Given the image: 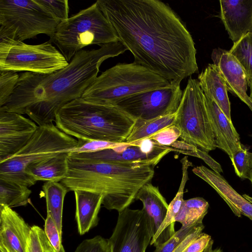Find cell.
Returning <instances> with one entry per match:
<instances>
[{
    "label": "cell",
    "mask_w": 252,
    "mask_h": 252,
    "mask_svg": "<svg viewBox=\"0 0 252 252\" xmlns=\"http://www.w3.org/2000/svg\"><path fill=\"white\" fill-rule=\"evenodd\" d=\"M98 6L133 63L167 80L198 72L192 36L180 16L158 0H98Z\"/></svg>",
    "instance_id": "obj_1"
},
{
    "label": "cell",
    "mask_w": 252,
    "mask_h": 252,
    "mask_svg": "<svg viewBox=\"0 0 252 252\" xmlns=\"http://www.w3.org/2000/svg\"><path fill=\"white\" fill-rule=\"evenodd\" d=\"M126 50L119 41L97 49L82 50L67 66L52 73H22L13 93L0 107V111L27 114L38 126L52 123L62 107L81 97L97 77L105 60Z\"/></svg>",
    "instance_id": "obj_2"
},
{
    "label": "cell",
    "mask_w": 252,
    "mask_h": 252,
    "mask_svg": "<svg viewBox=\"0 0 252 252\" xmlns=\"http://www.w3.org/2000/svg\"><path fill=\"white\" fill-rule=\"evenodd\" d=\"M68 172L60 182L69 191L103 195L102 205L120 213L132 203L139 189L151 183L154 166L105 162L67 156Z\"/></svg>",
    "instance_id": "obj_3"
},
{
    "label": "cell",
    "mask_w": 252,
    "mask_h": 252,
    "mask_svg": "<svg viewBox=\"0 0 252 252\" xmlns=\"http://www.w3.org/2000/svg\"><path fill=\"white\" fill-rule=\"evenodd\" d=\"M56 126L78 140L126 142L135 120L115 105L93 103L79 98L57 112Z\"/></svg>",
    "instance_id": "obj_4"
},
{
    "label": "cell",
    "mask_w": 252,
    "mask_h": 252,
    "mask_svg": "<svg viewBox=\"0 0 252 252\" xmlns=\"http://www.w3.org/2000/svg\"><path fill=\"white\" fill-rule=\"evenodd\" d=\"M170 84L166 79L139 64L119 63L97 76L81 98L93 103L115 105L135 94Z\"/></svg>",
    "instance_id": "obj_5"
},
{
    "label": "cell",
    "mask_w": 252,
    "mask_h": 252,
    "mask_svg": "<svg viewBox=\"0 0 252 252\" xmlns=\"http://www.w3.org/2000/svg\"><path fill=\"white\" fill-rule=\"evenodd\" d=\"M77 145L78 140L60 130L53 123L38 126L24 147L0 162V179L29 188L36 181L26 173L29 165L62 154L70 153Z\"/></svg>",
    "instance_id": "obj_6"
},
{
    "label": "cell",
    "mask_w": 252,
    "mask_h": 252,
    "mask_svg": "<svg viewBox=\"0 0 252 252\" xmlns=\"http://www.w3.org/2000/svg\"><path fill=\"white\" fill-rule=\"evenodd\" d=\"M52 41L67 62L88 45L119 41L116 32L95 2L59 23Z\"/></svg>",
    "instance_id": "obj_7"
},
{
    "label": "cell",
    "mask_w": 252,
    "mask_h": 252,
    "mask_svg": "<svg viewBox=\"0 0 252 252\" xmlns=\"http://www.w3.org/2000/svg\"><path fill=\"white\" fill-rule=\"evenodd\" d=\"M174 125L180 130L181 140L207 153L217 148L204 94L197 79H188L176 112Z\"/></svg>",
    "instance_id": "obj_8"
},
{
    "label": "cell",
    "mask_w": 252,
    "mask_h": 252,
    "mask_svg": "<svg viewBox=\"0 0 252 252\" xmlns=\"http://www.w3.org/2000/svg\"><path fill=\"white\" fill-rule=\"evenodd\" d=\"M59 23L35 0H0V26L23 42L39 34L52 38Z\"/></svg>",
    "instance_id": "obj_9"
},
{
    "label": "cell",
    "mask_w": 252,
    "mask_h": 252,
    "mask_svg": "<svg viewBox=\"0 0 252 252\" xmlns=\"http://www.w3.org/2000/svg\"><path fill=\"white\" fill-rule=\"evenodd\" d=\"M69 63L50 41L29 45L16 40L5 58L0 61V71L30 72L48 74L63 69Z\"/></svg>",
    "instance_id": "obj_10"
},
{
    "label": "cell",
    "mask_w": 252,
    "mask_h": 252,
    "mask_svg": "<svg viewBox=\"0 0 252 252\" xmlns=\"http://www.w3.org/2000/svg\"><path fill=\"white\" fill-rule=\"evenodd\" d=\"M183 93L180 84L170 83L127 97L115 106L135 120H149L175 113Z\"/></svg>",
    "instance_id": "obj_11"
},
{
    "label": "cell",
    "mask_w": 252,
    "mask_h": 252,
    "mask_svg": "<svg viewBox=\"0 0 252 252\" xmlns=\"http://www.w3.org/2000/svg\"><path fill=\"white\" fill-rule=\"evenodd\" d=\"M154 235L145 211L126 208L119 213L116 225L108 239L111 252H145Z\"/></svg>",
    "instance_id": "obj_12"
},
{
    "label": "cell",
    "mask_w": 252,
    "mask_h": 252,
    "mask_svg": "<svg viewBox=\"0 0 252 252\" xmlns=\"http://www.w3.org/2000/svg\"><path fill=\"white\" fill-rule=\"evenodd\" d=\"M38 126L32 120L21 114L0 111V162L24 147Z\"/></svg>",
    "instance_id": "obj_13"
},
{
    "label": "cell",
    "mask_w": 252,
    "mask_h": 252,
    "mask_svg": "<svg viewBox=\"0 0 252 252\" xmlns=\"http://www.w3.org/2000/svg\"><path fill=\"white\" fill-rule=\"evenodd\" d=\"M169 148L161 152L146 154L134 144L123 142L118 146L90 153L70 152L69 156L81 159L116 163L155 166L167 154Z\"/></svg>",
    "instance_id": "obj_14"
},
{
    "label": "cell",
    "mask_w": 252,
    "mask_h": 252,
    "mask_svg": "<svg viewBox=\"0 0 252 252\" xmlns=\"http://www.w3.org/2000/svg\"><path fill=\"white\" fill-rule=\"evenodd\" d=\"M30 231L16 212L0 206V252H29Z\"/></svg>",
    "instance_id": "obj_15"
},
{
    "label": "cell",
    "mask_w": 252,
    "mask_h": 252,
    "mask_svg": "<svg viewBox=\"0 0 252 252\" xmlns=\"http://www.w3.org/2000/svg\"><path fill=\"white\" fill-rule=\"evenodd\" d=\"M211 58L228 91L240 99L252 111V99L247 93L248 79L240 63L228 51L220 48L213 50Z\"/></svg>",
    "instance_id": "obj_16"
},
{
    "label": "cell",
    "mask_w": 252,
    "mask_h": 252,
    "mask_svg": "<svg viewBox=\"0 0 252 252\" xmlns=\"http://www.w3.org/2000/svg\"><path fill=\"white\" fill-rule=\"evenodd\" d=\"M220 17L235 43L252 33V0H220Z\"/></svg>",
    "instance_id": "obj_17"
},
{
    "label": "cell",
    "mask_w": 252,
    "mask_h": 252,
    "mask_svg": "<svg viewBox=\"0 0 252 252\" xmlns=\"http://www.w3.org/2000/svg\"><path fill=\"white\" fill-rule=\"evenodd\" d=\"M206 108L215 137L216 147L226 153L229 157L244 145L240 135L229 120L218 104L204 94Z\"/></svg>",
    "instance_id": "obj_18"
},
{
    "label": "cell",
    "mask_w": 252,
    "mask_h": 252,
    "mask_svg": "<svg viewBox=\"0 0 252 252\" xmlns=\"http://www.w3.org/2000/svg\"><path fill=\"white\" fill-rule=\"evenodd\" d=\"M192 171L217 191L236 216L244 215L252 220V203L239 194L220 173L203 165L195 167Z\"/></svg>",
    "instance_id": "obj_19"
},
{
    "label": "cell",
    "mask_w": 252,
    "mask_h": 252,
    "mask_svg": "<svg viewBox=\"0 0 252 252\" xmlns=\"http://www.w3.org/2000/svg\"><path fill=\"white\" fill-rule=\"evenodd\" d=\"M75 219L78 231L82 235L96 226L99 221L98 213L102 205L103 195L92 191L75 190Z\"/></svg>",
    "instance_id": "obj_20"
},
{
    "label": "cell",
    "mask_w": 252,
    "mask_h": 252,
    "mask_svg": "<svg viewBox=\"0 0 252 252\" xmlns=\"http://www.w3.org/2000/svg\"><path fill=\"white\" fill-rule=\"evenodd\" d=\"M204 94L213 99L230 120V103L226 84L213 63L209 64L197 78Z\"/></svg>",
    "instance_id": "obj_21"
},
{
    "label": "cell",
    "mask_w": 252,
    "mask_h": 252,
    "mask_svg": "<svg viewBox=\"0 0 252 252\" xmlns=\"http://www.w3.org/2000/svg\"><path fill=\"white\" fill-rule=\"evenodd\" d=\"M181 164L182 176L178 190L174 198L168 204L166 216L150 243L151 245H153L155 247L167 241L176 232L175 218L184 201V189L189 180L188 169L191 166V163L188 160L183 161Z\"/></svg>",
    "instance_id": "obj_22"
},
{
    "label": "cell",
    "mask_w": 252,
    "mask_h": 252,
    "mask_svg": "<svg viewBox=\"0 0 252 252\" xmlns=\"http://www.w3.org/2000/svg\"><path fill=\"white\" fill-rule=\"evenodd\" d=\"M136 200L142 202V209L149 218L155 235L166 216L168 204L158 188L151 182L147 183L139 189Z\"/></svg>",
    "instance_id": "obj_23"
},
{
    "label": "cell",
    "mask_w": 252,
    "mask_h": 252,
    "mask_svg": "<svg viewBox=\"0 0 252 252\" xmlns=\"http://www.w3.org/2000/svg\"><path fill=\"white\" fill-rule=\"evenodd\" d=\"M69 154H62L32 163L26 167V173L36 182H60L68 172Z\"/></svg>",
    "instance_id": "obj_24"
},
{
    "label": "cell",
    "mask_w": 252,
    "mask_h": 252,
    "mask_svg": "<svg viewBox=\"0 0 252 252\" xmlns=\"http://www.w3.org/2000/svg\"><path fill=\"white\" fill-rule=\"evenodd\" d=\"M46 200L47 215L50 216L62 235L63 201L68 189L60 182H46L42 186Z\"/></svg>",
    "instance_id": "obj_25"
},
{
    "label": "cell",
    "mask_w": 252,
    "mask_h": 252,
    "mask_svg": "<svg viewBox=\"0 0 252 252\" xmlns=\"http://www.w3.org/2000/svg\"><path fill=\"white\" fill-rule=\"evenodd\" d=\"M176 113L149 120H136L126 142L131 143L149 138L167 126L175 124Z\"/></svg>",
    "instance_id": "obj_26"
},
{
    "label": "cell",
    "mask_w": 252,
    "mask_h": 252,
    "mask_svg": "<svg viewBox=\"0 0 252 252\" xmlns=\"http://www.w3.org/2000/svg\"><path fill=\"white\" fill-rule=\"evenodd\" d=\"M209 207V203L202 197H197L184 200L175 221L180 222L182 226H194L203 222Z\"/></svg>",
    "instance_id": "obj_27"
},
{
    "label": "cell",
    "mask_w": 252,
    "mask_h": 252,
    "mask_svg": "<svg viewBox=\"0 0 252 252\" xmlns=\"http://www.w3.org/2000/svg\"><path fill=\"white\" fill-rule=\"evenodd\" d=\"M32 190L25 186L0 179V206H25L30 201Z\"/></svg>",
    "instance_id": "obj_28"
},
{
    "label": "cell",
    "mask_w": 252,
    "mask_h": 252,
    "mask_svg": "<svg viewBox=\"0 0 252 252\" xmlns=\"http://www.w3.org/2000/svg\"><path fill=\"white\" fill-rule=\"evenodd\" d=\"M204 228L203 222L197 224L173 252H208L211 251L214 241L210 235L202 232Z\"/></svg>",
    "instance_id": "obj_29"
},
{
    "label": "cell",
    "mask_w": 252,
    "mask_h": 252,
    "mask_svg": "<svg viewBox=\"0 0 252 252\" xmlns=\"http://www.w3.org/2000/svg\"><path fill=\"white\" fill-rule=\"evenodd\" d=\"M229 52L244 68L248 84L252 80V33H248L233 43Z\"/></svg>",
    "instance_id": "obj_30"
},
{
    "label": "cell",
    "mask_w": 252,
    "mask_h": 252,
    "mask_svg": "<svg viewBox=\"0 0 252 252\" xmlns=\"http://www.w3.org/2000/svg\"><path fill=\"white\" fill-rule=\"evenodd\" d=\"M29 252H57L40 227H31Z\"/></svg>",
    "instance_id": "obj_31"
},
{
    "label": "cell",
    "mask_w": 252,
    "mask_h": 252,
    "mask_svg": "<svg viewBox=\"0 0 252 252\" xmlns=\"http://www.w3.org/2000/svg\"><path fill=\"white\" fill-rule=\"evenodd\" d=\"M251 153L244 146L229 157L236 174L242 179L249 178Z\"/></svg>",
    "instance_id": "obj_32"
},
{
    "label": "cell",
    "mask_w": 252,
    "mask_h": 252,
    "mask_svg": "<svg viewBox=\"0 0 252 252\" xmlns=\"http://www.w3.org/2000/svg\"><path fill=\"white\" fill-rule=\"evenodd\" d=\"M20 75L11 71H0V107L4 105L13 93Z\"/></svg>",
    "instance_id": "obj_33"
},
{
    "label": "cell",
    "mask_w": 252,
    "mask_h": 252,
    "mask_svg": "<svg viewBox=\"0 0 252 252\" xmlns=\"http://www.w3.org/2000/svg\"><path fill=\"white\" fill-rule=\"evenodd\" d=\"M35 0L48 11L59 23L68 19L69 6L68 0Z\"/></svg>",
    "instance_id": "obj_34"
},
{
    "label": "cell",
    "mask_w": 252,
    "mask_h": 252,
    "mask_svg": "<svg viewBox=\"0 0 252 252\" xmlns=\"http://www.w3.org/2000/svg\"><path fill=\"white\" fill-rule=\"evenodd\" d=\"M181 131L175 125L167 126L149 137L156 144L161 146H169L180 137Z\"/></svg>",
    "instance_id": "obj_35"
},
{
    "label": "cell",
    "mask_w": 252,
    "mask_h": 252,
    "mask_svg": "<svg viewBox=\"0 0 252 252\" xmlns=\"http://www.w3.org/2000/svg\"><path fill=\"white\" fill-rule=\"evenodd\" d=\"M74 252H111V248L108 239L96 236L84 240Z\"/></svg>",
    "instance_id": "obj_36"
},
{
    "label": "cell",
    "mask_w": 252,
    "mask_h": 252,
    "mask_svg": "<svg viewBox=\"0 0 252 252\" xmlns=\"http://www.w3.org/2000/svg\"><path fill=\"white\" fill-rule=\"evenodd\" d=\"M197 224L191 226L182 225L181 228L176 231L174 235L169 239L163 244L156 247V250L154 252H173Z\"/></svg>",
    "instance_id": "obj_37"
},
{
    "label": "cell",
    "mask_w": 252,
    "mask_h": 252,
    "mask_svg": "<svg viewBox=\"0 0 252 252\" xmlns=\"http://www.w3.org/2000/svg\"><path fill=\"white\" fill-rule=\"evenodd\" d=\"M122 143L99 140H78L77 147L71 152L75 153L93 152L106 149L115 148Z\"/></svg>",
    "instance_id": "obj_38"
},
{
    "label": "cell",
    "mask_w": 252,
    "mask_h": 252,
    "mask_svg": "<svg viewBox=\"0 0 252 252\" xmlns=\"http://www.w3.org/2000/svg\"><path fill=\"white\" fill-rule=\"evenodd\" d=\"M44 232L50 243L57 252H65L62 242V235L53 219L47 215L45 220Z\"/></svg>",
    "instance_id": "obj_39"
},
{
    "label": "cell",
    "mask_w": 252,
    "mask_h": 252,
    "mask_svg": "<svg viewBox=\"0 0 252 252\" xmlns=\"http://www.w3.org/2000/svg\"><path fill=\"white\" fill-rule=\"evenodd\" d=\"M172 152H176L196 157V152L198 149L194 145L189 144L183 140H176L169 146H167Z\"/></svg>",
    "instance_id": "obj_40"
},
{
    "label": "cell",
    "mask_w": 252,
    "mask_h": 252,
    "mask_svg": "<svg viewBox=\"0 0 252 252\" xmlns=\"http://www.w3.org/2000/svg\"><path fill=\"white\" fill-rule=\"evenodd\" d=\"M196 157L202 159L212 170L220 173L222 172V169L221 165L216 161H215L212 157H211L208 153L204 152L199 149H198L196 152Z\"/></svg>",
    "instance_id": "obj_41"
},
{
    "label": "cell",
    "mask_w": 252,
    "mask_h": 252,
    "mask_svg": "<svg viewBox=\"0 0 252 252\" xmlns=\"http://www.w3.org/2000/svg\"><path fill=\"white\" fill-rule=\"evenodd\" d=\"M250 174H249V180L251 182L252 185V153H251L250 156Z\"/></svg>",
    "instance_id": "obj_42"
},
{
    "label": "cell",
    "mask_w": 252,
    "mask_h": 252,
    "mask_svg": "<svg viewBox=\"0 0 252 252\" xmlns=\"http://www.w3.org/2000/svg\"><path fill=\"white\" fill-rule=\"evenodd\" d=\"M248 86L250 87V97L252 99V80H251L249 83H248Z\"/></svg>",
    "instance_id": "obj_43"
},
{
    "label": "cell",
    "mask_w": 252,
    "mask_h": 252,
    "mask_svg": "<svg viewBox=\"0 0 252 252\" xmlns=\"http://www.w3.org/2000/svg\"><path fill=\"white\" fill-rule=\"evenodd\" d=\"M243 196L247 200H248L249 201H250L251 203H252V197H251L250 195L246 194H243Z\"/></svg>",
    "instance_id": "obj_44"
},
{
    "label": "cell",
    "mask_w": 252,
    "mask_h": 252,
    "mask_svg": "<svg viewBox=\"0 0 252 252\" xmlns=\"http://www.w3.org/2000/svg\"><path fill=\"white\" fill-rule=\"evenodd\" d=\"M208 252H223V251L220 248H218L214 250H212L211 251Z\"/></svg>",
    "instance_id": "obj_45"
}]
</instances>
